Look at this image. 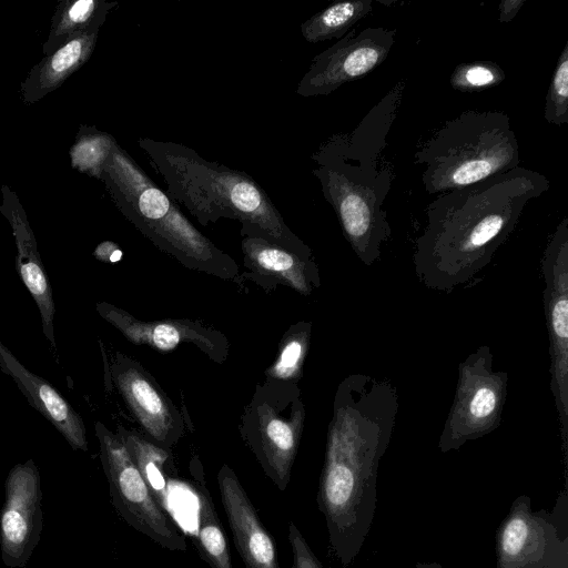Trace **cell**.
Listing matches in <instances>:
<instances>
[{
  "mask_svg": "<svg viewBox=\"0 0 568 568\" xmlns=\"http://www.w3.org/2000/svg\"><path fill=\"white\" fill-rule=\"evenodd\" d=\"M304 420L305 407L296 386L272 379L257 388L243 417V439L282 491L291 480Z\"/></svg>",
  "mask_w": 568,
  "mask_h": 568,
  "instance_id": "obj_7",
  "label": "cell"
},
{
  "mask_svg": "<svg viewBox=\"0 0 568 568\" xmlns=\"http://www.w3.org/2000/svg\"><path fill=\"white\" fill-rule=\"evenodd\" d=\"M116 143L110 133L100 131L94 125L81 124L69 150L71 166L100 180L103 166Z\"/></svg>",
  "mask_w": 568,
  "mask_h": 568,
  "instance_id": "obj_25",
  "label": "cell"
},
{
  "mask_svg": "<svg viewBox=\"0 0 568 568\" xmlns=\"http://www.w3.org/2000/svg\"><path fill=\"white\" fill-rule=\"evenodd\" d=\"M373 0L335 2L304 21L301 33L310 43L341 39L373 10Z\"/></svg>",
  "mask_w": 568,
  "mask_h": 568,
  "instance_id": "obj_24",
  "label": "cell"
},
{
  "mask_svg": "<svg viewBox=\"0 0 568 568\" xmlns=\"http://www.w3.org/2000/svg\"><path fill=\"white\" fill-rule=\"evenodd\" d=\"M405 88L395 85L351 132H338L312 154V170L324 199L333 207L344 237L367 266L379 261L392 236L384 202L390 191L392 169L382 162L387 135L397 116Z\"/></svg>",
  "mask_w": 568,
  "mask_h": 568,
  "instance_id": "obj_3",
  "label": "cell"
},
{
  "mask_svg": "<svg viewBox=\"0 0 568 568\" xmlns=\"http://www.w3.org/2000/svg\"><path fill=\"white\" fill-rule=\"evenodd\" d=\"M92 27L34 64L20 85L21 100L31 105L57 90L91 58L100 31Z\"/></svg>",
  "mask_w": 568,
  "mask_h": 568,
  "instance_id": "obj_20",
  "label": "cell"
},
{
  "mask_svg": "<svg viewBox=\"0 0 568 568\" xmlns=\"http://www.w3.org/2000/svg\"><path fill=\"white\" fill-rule=\"evenodd\" d=\"M507 388L508 375L494 368L488 345L470 353L458 366L455 396L439 436V450H456L495 430L500 424Z\"/></svg>",
  "mask_w": 568,
  "mask_h": 568,
  "instance_id": "obj_9",
  "label": "cell"
},
{
  "mask_svg": "<svg viewBox=\"0 0 568 568\" xmlns=\"http://www.w3.org/2000/svg\"><path fill=\"white\" fill-rule=\"evenodd\" d=\"M116 1L62 0L51 18L50 30L43 42V53L49 55L78 33L92 27H102Z\"/></svg>",
  "mask_w": 568,
  "mask_h": 568,
  "instance_id": "obj_21",
  "label": "cell"
},
{
  "mask_svg": "<svg viewBox=\"0 0 568 568\" xmlns=\"http://www.w3.org/2000/svg\"><path fill=\"white\" fill-rule=\"evenodd\" d=\"M93 256L104 263H116L122 258V251L116 243L104 241L94 248Z\"/></svg>",
  "mask_w": 568,
  "mask_h": 568,
  "instance_id": "obj_30",
  "label": "cell"
},
{
  "mask_svg": "<svg viewBox=\"0 0 568 568\" xmlns=\"http://www.w3.org/2000/svg\"><path fill=\"white\" fill-rule=\"evenodd\" d=\"M525 2L526 0H503L499 3L498 21L500 23L510 22Z\"/></svg>",
  "mask_w": 568,
  "mask_h": 568,
  "instance_id": "obj_31",
  "label": "cell"
},
{
  "mask_svg": "<svg viewBox=\"0 0 568 568\" xmlns=\"http://www.w3.org/2000/svg\"><path fill=\"white\" fill-rule=\"evenodd\" d=\"M100 181L122 215L160 250L189 268L234 278L237 265L204 236L119 143Z\"/></svg>",
  "mask_w": 568,
  "mask_h": 568,
  "instance_id": "obj_5",
  "label": "cell"
},
{
  "mask_svg": "<svg viewBox=\"0 0 568 568\" xmlns=\"http://www.w3.org/2000/svg\"><path fill=\"white\" fill-rule=\"evenodd\" d=\"M116 434L123 440L156 501L166 509L169 485L175 479L173 462L168 450L131 430L120 428Z\"/></svg>",
  "mask_w": 568,
  "mask_h": 568,
  "instance_id": "obj_22",
  "label": "cell"
},
{
  "mask_svg": "<svg viewBox=\"0 0 568 568\" xmlns=\"http://www.w3.org/2000/svg\"><path fill=\"white\" fill-rule=\"evenodd\" d=\"M549 189L544 174L517 166L436 195L415 241L419 281L447 293L469 284L515 231L527 204Z\"/></svg>",
  "mask_w": 568,
  "mask_h": 568,
  "instance_id": "obj_2",
  "label": "cell"
},
{
  "mask_svg": "<svg viewBox=\"0 0 568 568\" xmlns=\"http://www.w3.org/2000/svg\"><path fill=\"white\" fill-rule=\"evenodd\" d=\"M0 213L9 222L16 242V270L38 306L43 335L57 354L54 335L55 304L52 287L38 251L37 240L18 194L8 185L1 186Z\"/></svg>",
  "mask_w": 568,
  "mask_h": 568,
  "instance_id": "obj_16",
  "label": "cell"
},
{
  "mask_svg": "<svg viewBox=\"0 0 568 568\" xmlns=\"http://www.w3.org/2000/svg\"><path fill=\"white\" fill-rule=\"evenodd\" d=\"M0 371L14 382L30 406L50 422L74 450H88L81 415L53 385L27 368L1 339Z\"/></svg>",
  "mask_w": 568,
  "mask_h": 568,
  "instance_id": "obj_18",
  "label": "cell"
},
{
  "mask_svg": "<svg viewBox=\"0 0 568 568\" xmlns=\"http://www.w3.org/2000/svg\"><path fill=\"white\" fill-rule=\"evenodd\" d=\"M545 120L552 125L568 123V41L565 43L546 94Z\"/></svg>",
  "mask_w": 568,
  "mask_h": 568,
  "instance_id": "obj_28",
  "label": "cell"
},
{
  "mask_svg": "<svg viewBox=\"0 0 568 568\" xmlns=\"http://www.w3.org/2000/svg\"><path fill=\"white\" fill-rule=\"evenodd\" d=\"M550 354V389L558 414L562 449L568 446V217L548 239L540 261Z\"/></svg>",
  "mask_w": 568,
  "mask_h": 568,
  "instance_id": "obj_10",
  "label": "cell"
},
{
  "mask_svg": "<svg viewBox=\"0 0 568 568\" xmlns=\"http://www.w3.org/2000/svg\"><path fill=\"white\" fill-rule=\"evenodd\" d=\"M95 435L110 497L118 514L161 547L185 551L187 545L184 535L168 510L156 501L121 437L101 422L95 423Z\"/></svg>",
  "mask_w": 568,
  "mask_h": 568,
  "instance_id": "obj_8",
  "label": "cell"
},
{
  "mask_svg": "<svg viewBox=\"0 0 568 568\" xmlns=\"http://www.w3.org/2000/svg\"><path fill=\"white\" fill-rule=\"evenodd\" d=\"M398 406L394 385L364 374L345 377L335 394L316 501L329 548L345 567L355 560L372 528L377 470Z\"/></svg>",
  "mask_w": 568,
  "mask_h": 568,
  "instance_id": "obj_1",
  "label": "cell"
},
{
  "mask_svg": "<svg viewBox=\"0 0 568 568\" xmlns=\"http://www.w3.org/2000/svg\"><path fill=\"white\" fill-rule=\"evenodd\" d=\"M414 568H443L438 562H418Z\"/></svg>",
  "mask_w": 568,
  "mask_h": 568,
  "instance_id": "obj_32",
  "label": "cell"
},
{
  "mask_svg": "<svg viewBox=\"0 0 568 568\" xmlns=\"http://www.w3.org/2000/svg\"><path fill=\"white\" fill-rule=\"evenodd\" d=\"M110 374L151 442L164 449L173 446L183 434L182 419L149 373L134 359L115 353Z\"/></svg>",
  "mask_w": 568,
  "mask_h": 568,
  "instance_id": "obj_14",
  "label": "cell"
},
{
  "mask_svg": "<svg viewBox=\"0 0 568 568\" xmlns=\"http://www.w3.org/2000/svg\"><path fill=\"white\" fill-rule=\"evenodd\" d=\"M310 338V323L294 325L281 341L277 358L267 369L268 379L282 383L297 382L307 355Z\"/></svg>",
  "mask_w": 568,
  "mask_h": 568,
  "instance_id": "obj_26",
  "label": "cell"
},
{
  "mask_svg": "<svg viewBox=\"0 0 568 568\" xmlns=\"http://www.w3.org/2000/svg\"><path fill=\"white\" fill-rule=\"evenodd\" d=\"M99 315L135 345H148L166 353L186 342L197 346L213 359H224L227 341L220 332L189 320L141 321L106 302L95 305Z\"/></svg>",
  "mask_w": 568,
  "mask_h": 568,
  "instance_id": "obj_15",
  "label": "cell"
},
{
  "mask_svg": "<svg viewBox=\"0 0 568 568\" xmlns=\"http://www.w3.org/2000/svg\"><path fill=\"white\" fill-rule=\"evenodd\" d=\"M506 78L503 68L494 61H473L458 64L450 85L460 92H479L499 85Z\"/></svg>",
  "mask_w": 568,
  "mask_h": 568,
  "instance_id": "obj_27",
  "label": "cell"
},
{
  "mask_svg": "<svg viewBox=\"0 0 568 568\" xmlns=\"http://www.w3.org/2000/svg\"><path fill=\"white\" fill-rule=\"evenodd\" d=\"M138 145L163 178L168 194L201 225L237 220L255 225L270 241L288 250L312 254L286 225L265 190L246 172L206 160L178 142L140 138Z\"/></svg>",
  "mask_w": 568,
  "mask_h": 568,
  "instance_id": "obj_4",
  "label": "cell"
},
{
  "mask_svg": "<svg viewBox=\"0 0 568 568\" xmlns=\"http://www.w3.org/2000/svg\"><path fill=\"white\" fill-rule=\"evenodd\" d=\"M191 486L199 504L197 542L202 557L212 568H233L227 539L202 474L194 476Z\"/></svg>",
  "mask_w": 568,
  "mask_h": 568,
  "instance_id": "obj_23",
  "label": "cell"
},
{
  "mask_svg": "<svg viewBox=\"0 0 568 568\" xmlns=\"http://www.w3.org/2000/svg\"><path fill=\"white\" fill-rule=\"evenodd\" d=\"M519 144L501 111H464L447 120L415 151L430 195L458 190L519 166Z\"/></svg>",
  "mask_w": 568,
  "mask_h": 568,
  "instance_id": "obj_6",
  "label": "cell"
},
{
  "mask_svg": "<svg viewBox=\"0 0 568 568\" xmlns=\"http://www.w3.org/2000/svg\"><path fill=\"white\" fill-rule=\"evenodd\" d=\"M287 538L292 550V568H324L298 527L290 521Z\"/></svg>",
  "mask_w": 568,
  "mask_h": 568,
  "instance_id": "obj_29",
  "label": "cell"
},
{
  "mask_svg": "<svg viewBox=\"0 0 568 568\" xmlns=\"http://www.w3.org/2000/svg\"><path fill=\"white\" fill-rule=\"evenodd\" d=\"M260 232L253 224H242L241 247L245 265L258 275L276 280L303 295H310L320 284L312 254L288 250Z\"/></svg>",
  "mask_w": 568,
  "mask_h": 568,
  "instance_id": "obj_19",
  "label": "cell"
},
{
  "mask_svg": "<svg viewBox=\"0 0 568 568\" xmlns=\"http://www.w3.org/2000/svg\"><path fill=\"white\" fill-rule=\"evenodd\" d=\"M40 473L33 459L14 465L4 481L0 514V550L9 568H23L43 529Z\"/></svg>",
  "mask_w": 568,
  "mask_h": 568,
  "instance_id": "obj_13",
  "label": "cell"
},
{
  "mask_svg": "<svg viewBox=\"0 0 568 568\" xmlns=\"http://www.w3.org/2000/svg\"><path fill=\"white\" fill-rule=\"evenodd\" d=\"M495 568H568V537L554 515L518 496L496 532Z\"/></svg>",
  "mask_w": 568,
  "mask_h": 568,
  "instance_id": "obj_11",
  "label": "cell"
},
{
  "mask_svg": "<svg viewBox=\"0 0 568 568\" xmlns=\"http://www.w3.org/2000/svg\"><path fill=\"white\" fill-rule=\"evenodd\" d=\"M395 38L396 29L378 26L356 32L353 28L312 59L296 93L303 98L328 95L343 84L367 75L387 59Z\"/></svg>",
  "mask_w": 568,
  "mask_h": 568,
  "instance_id": "obj_12",
  "label": "cell"
},
{
  "mask_svg": "<svg viewBox=\"0 0 568 568\" xmlns=\"http://www.w3.org/2000/svg\"><path fill=\"white\" fill-rule=\"evenodd\" d=\"M222 507L245 568H281L277 550L235 471L226 464L217 473Z\"/></svg>",
  "mask_w": 568,
  "mask_h": 568,
  "instance_id": "obj_17",
  "label": "cell"
}]
</instances>
